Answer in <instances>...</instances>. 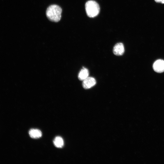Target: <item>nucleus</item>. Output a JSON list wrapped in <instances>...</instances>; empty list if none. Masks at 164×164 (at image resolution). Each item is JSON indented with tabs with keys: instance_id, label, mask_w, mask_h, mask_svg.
<instances>
[{
	"instance_id": "f257e3e1",
	"label": "nucleus",
	"mask_w": 164,
	"mask_h": 164,
	"mask_svg": "<svg viewBox=\"0 0 164 164\" xmlns=\"http://www.w3.org/2000/svg\"><path fill=\"white\" fill-rule=\"evenodd\" d=\"M62 12V10L60 7L56 5H53L47 8L46 15L50 20L57 22L60 20Z\"/></svg>"
},
{
	"instance_id": "f03ea898",
	"label": "nucleus",
	"mask_w": 164,
	"mask_h": 164,
	"mask_svg": "<svg viewBox=\"0 0 164 164\" xmlns=\"http://www.w3.org/2000/svg\"><path fill=\"white\" fill-rule=\"evenodd\" d=\"M87 14L90 17L93 18L97 15L100 12V7L95 1L90 0L87 1L85 5Z\"/></svg>"
},
{
	"instance_id": "7ed1b4c3",
	"label": "nucleus",
	"mask_w": 164,
	"mask_h": 164,
	"mask_svg": "<svg viewBox=\"0 0 164 164\" xmlns=\"http://www.w3.org/2000/svg\"><path fill=\"white\" fill-rule=\"evenodd\" d=\"M154 70L158 73L164 72V60H158L155 62L153 65Z\"/></svg>"
},
{
	"instance_id": "20e7f679",
	"label": "nucleus",
	"mask_w": 164,
	"mask_h": 164,
	"mask_svg": "<svg viewBox=\"0 0 164 164\" xmlns=\"http://www.w3.org/2000/svg\"><path fill=\"white\" fill-rule=\"evenodd\" d=\"M96 80L93 77H88L83 80L82 86L85 89L91 88L96 84Z\"/></svg>"
},
{
	"instance_id": "39448f33",
	"label": "nucleus",
	"mask_w": 164,
	"mask_h": 164,
	"mask_svg": "<svg viewBox=\"0 0 164 164\" xmlns=\"http://www.w3.org/2000/svg\"><path fill=\"white\" fill-rule=\"evenodd\" d=\"M124 52V47L123 44L122 43H117L114 47L113 52L116 55L118 56L122 55Z\"/></svg>"
},
{
	"instance_id": "423d86ee",
	"label": "nucleus",
	"mask_w": 164,
	"mask_h": 164,
	"mask_svg": "<svg viewBox=\"0 0 164 164\" xmlns=\"http://www.w3.org/2000/svg\"><path fill=\"white\" fill-rule=\"evenodd\" d=\"M30 137L33 138H40L42 135L41 132L39 130L36 129H31L29 131Z\"/></svg>"
},
{
	"instance_id": "0eeeda50",
	"label": "nucleus",
	"mask_w": 164,
	"mask_h": 164,
	"mask_svg": "<svg viewBox=\"0 0 164 164\" xmlns=\"http://www.w3.org/2000/svg\"><path fill=\"white\" fill-rule=\"evenodd\" d=\"M89 74L88 70L84 67L80 71L78 75V78L79 80L83 81L88 77Z\"/></svg>"
},
{
	"instance_id": "6e6552de",
	"label": "nucleus",
	"mask_w": 164,
	"mask_h": 164,
	"mask_svg": "<svg viewBox=\"0 0 164 164\" xmlns=\"http://www.w3.org/2000/svg\"><path fill=\"white\" fill-rule=\"evenodd\" d=\"M53 143L55 146L57 148H61L64 145L63 138L57 136L54 140Z\"/></svg>"
},
{
	"instance_id": "1a4fd4ad",
	"label": "nucleus",
	"mask_w": 164,
	"mask_h": 164,
	"mask_svg": "<svg viewBox=\"0 0 164 164\" xmlns=\"http://www.w3.org/2000/svg\"><path fill=\"white\" fill-rule=\"evenodd\" d=\"M157 3H160L162 4H164V0H154Z\"/></svg>"
}]
</instances>
